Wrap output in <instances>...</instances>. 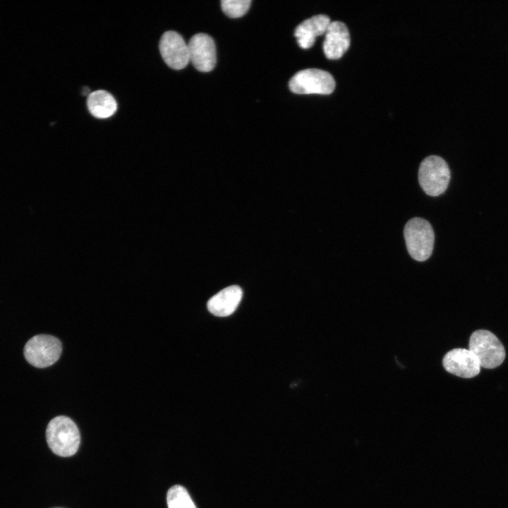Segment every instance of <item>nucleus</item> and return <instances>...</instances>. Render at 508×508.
<instances>
[{"mask_svg":"<svg viewBox=\"0 0 508 508\" xmlns=\"http://www.w3.org/2000/svg\"><path fill=\"white\" fill-rule=\"evenodd\" d=\"M61 343L56 337L48 334H38L30 339L24 347L27 361L37 368L53 365L59 358Z\"/></svg>","mask_w":508,"mask_h":508,"instance_id":"nucleus-6","label":"nucleus"},{"mask_svg":"<svg viewBox=\"0 0 508 508\" xmlns=\"http://www.w3.org/2000/svg\"><path fill=\"white\" fill-rule=\"evenodd\" d=\"M450 177V170L447 162L439 156H428L419 166V184L430 196L435 197L442 194L447 188Z\"/></svg>","mask_w":508,"mask_h":508,"instance_id":"nucleus-3","label":"nucleus"},{"mask_svg":"<svg viewBox=\"0 0 508 508\" xmlns=\"http://www.w3.org/2000/svg\"><path fill=\"white\" fill-rule=\"evenodd\" d=\"M335 80L327 71L307 68L297 72L289 80L290 90L295 94L329 95L335 87Z\"/></svg>","mask_w":508,"mask_h":508,"instance_id":"nucleus-5","label":"nucleus"},{"mask_svg":"<svg viewBox=\"0 0 508 508\" xmlns=\"http://www.w3.org/2000/svg\"><path fill=\"white\" fill-rule=\"evenodd\" d=\"M159 48L164 62L173 69L181 70L190 62L188 44L175 31H167L162 35Z\"/></svg>","mask_w":508,"mask_h":508,"instance_id":"nucleus-7","label":"nucleus"},{"mask_svg":"<svg viewBox=\"0 0 508 508\" xmlns=\"http://www.w3.org/2000/svg\"><path fill=\"white\" fill-rule=\"evenodd\" d=\"M46 439L50 449L63 457L75 454L80 443L78 426L65 416H56L49 421L46 430Z\"/></svg>","mask_w":508,"mask_h":508,"instance_id":"nucleus-1","label":"nucleus"},{"mask_svg":"<svg viewBox=\"0 0 508 508\" xmlns=\"http://www.w3.org/2000/svg\"><path fill=\"white\" fill-rule=\"evenodd\" d=\"M190 61L200 72H210L216 65V47L213 39L205 33L194 35L188 43Z\"/></svg>","mask_w":508,"mask_h":508,"instance_id":"nucleus-8","label":"nucleus"},{"mask_svg":"<svg viewBox=\"0 0 508 508\" xmlns=\"http://www.w3.org/2000/svg\"><path fill=\"white\" fill-rule=\"evenodd\" d=\"M251 0H222L221 6L223 12L229 18H239L248 11Z\"/></svg>","mask_w":508,"mask_h":508,"instance_id":"nucleus-15","label":"nucleus"},{"mask_svg":"<svg viewBox=\"0 0 508 508\" xmlns=\"http://www.w3.org/2000/svg\"><path fill=\"white\" fill-rule=\"evenodd\" d=\"M54 508H61V507H54Z\"/></svg>","mask_w":508,"mask_h":508,"instance_id":"nucleus-16","label":"nucleus"},{"mask_svg":"<svg viewBox=\"0 0 508 508\" xmlns=\"http://www.w3.org/2000/svg\"><path fill=\"white\" fill-rule=\"evenodd\" d=\"M323 42V51L327 58H340L350 45V34L346 25L339 20L330 22Z\"/></svg>","mask_w":508,"mask_h":508,"instance_id":"nucleus-10","label":"nucleus"},{"mask_svg":"<svg viewBox=\"0 0 508 508\" xmlns=\"http://www.w3.org/2000/svg\"><path fill=\"white\" fill-rule=\"evenodd\" d=\"M442 365L448 373L463 378L478 375L481 368L472 351L461 348L448 351L442 359Z\"/></svg>","mask_w":508,"mask_h":508,"instance_id":"nucleus-9","label":"nucleus"},{"mask_svg":"<svg viewBox=\"0 0 508 508\" xmlns=\"http://www.w3.org/2000/svg\"><path fill=\"white\" fill-rule=\"evenodd\" d=\"M404 236L407 250L412 258L423 262L430 257L435 234L429 222L421 217L411 219L404 226Z\"/></svg>","mask_w":508,"mask_h":508,"instance_id":"nucleus-2","label":"nucleus"},{"mask_svg":"<svg viewBox=\"0 0 508 508\" xmlns=\"http://www.w3.org/2000/svg\"><path fill=\"white\" fill-rule=\"evenodd\" d=\"M168 508H197L187 490L180 485L171 487L167 494Z\"/></svg>","mask_w":508,"mask_h":508,"instance_id":"nucleus-14","label":"nucleus"},{"mask_svg":"<svg viewBox=\"0 0 508 508\" xmlns=\"http://www.w3.org/2000/svg\"><path fill=\"white\" fill-rule=\"evenodd\" d=\"M330 22L328 16L319 14L301 23L294 31V36L299 47L302 49L311 47L314 44L316 37L326 32Z\"/></svg>","mask_w":508,"mask_h":508,"instance_id":"nucleus-12","label":"nucleus"},{"mask_svg":"<svg viewBox=\"0 0 508 508\" xmlns=\"http://www.w3.org/2000/svg\"><path fill=\"white\" fill-rule=\"evenodd\" d=\"M468 349L477 357L480 367L495 368L502 363L505 350L498 338L491 332L478 329L469 339Z\"/></svg>","mask_w":508,"mask_h":508,"instance_id":"nucleus-4","label":"nucleus"},{"mask_svg":"<svg viewBox=\"0 0 508 508\" xmlns=\"http://www.w3.org/2000/svg\"><path fill=\"white\" fill-rule=\"evenodd\" d=\"M243 291L236 285L226 287L207 301V309L214 315L226 317L232 314L241 301Z\"/></svg>","mask_w":508,"mask_h":508,"instance_id":"nucleus-11","label":"nucleus"},{"mask_svg":"<svg viewBox=\"0 0 508 508\" xmlns=\"http://www.w3.org/2000/svg\"><path fill=\"white\" fill-rule=\"evenodd\" d=\"M87 105L90 114L97 119H107L117 110V103L113 95L103 90L89 94Z\"/></svg>","mask_w":508,"mask_h":508,"instance_id":"nucleus-13","label":"nucleus"}]
</instances>
